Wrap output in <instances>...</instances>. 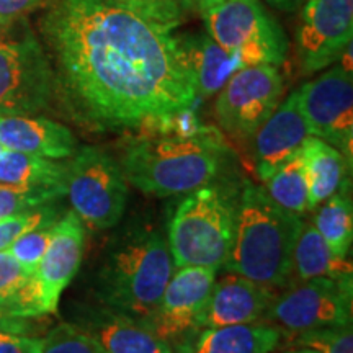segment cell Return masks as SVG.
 <instances>
[{"instance_id": "33", "label": "cell", "mask_w": 353, "mask_h": 353, "mask_svg": "<svg viewBox=\"0 0 353 353\" xmlns=\"http://www.w3.org/2000/svg\"><path fill=\"white\" fill-rule=\"evenodd\" d=\"M43 337L0 329V353H41Z\"/></svg>"}, {"instance_id": "4", "label": "cell", "mask_w": 353, "mask_h": 353, "mask_svg": "<svg viewBox=\"0 0 353 353\" xmlns=\"http://www.w3.org/2000/svg\"><path fill=\"white\" fill-rule=\"evenodd\" d=\"M172 273L174 262L164 237L152 229L132 232L101 263L97 276L100 306L148 324Z\"/></svg>"}, {"instance_id": "2", "label": "cell", "mask_w": 353, "mask_h": 353, "mask_svg": "<svg viewBox=\"0 0 353 353\" xmlns=\"http://www.w3.org/2000/svg\"><path fill=\"white\" fill-rule=\"evenodd\" d=\"M226 156V144L213 128L203 126L192 136L143 132L128 141L120 167L132 187L165 198L213 182Z\"/></svg>"}, {"instance_id": "15", "label": "cell", "mask_w": 353, "mask_h": 353, "mask_svg": "<svg viewBox=\"0 0 353 353\" xmlns=\"http://www.w3.org/2000/svg\"><path fill=\"white\" fill-rule=\"evenodd\" d=\"M273 299L275 293L270 286L257 283L237 273L226 275L211 288L198 329L259 322Z\"/></svg>"}, {"instance_id": "19", "label": "cell", "mask_w": 353, "mask_h": 353, "mask_svg": "<svg viewBox=\"0 0 353 353\" xmlns=\"http://www.w3.org/2000/svg\"><path fill=\"white\" fill-rule=\"evenodd\" d=\"M280 329L270 322L195 329L172 343L174 353H268L280 345Z\"/></svg>"}, {"instance_id": "13", "label": "cell", "mask_w": 353, "mask_h": 353, "mask_svg": "<svg viewBox=\"0 0 353 353\" xmlns=\"http://www.w3.org/2000/svg\"><path fill=\"white\" fill-rule=\"evenodd\" d=\"M85 226L74 211L56 221L50 245L32 276L39 316L54 314L63 291L81 268Z\"/></svg>"}, {"instance_id": "16", "label": "cell", "mask_w": 353, "mask_h": 353, "mask_svg": "<svg viewBox=\"0 0 353 353\" xmlns=\"http://www.w3.org/2000/svg\"><path fill=\"white\" fill-rule=\"evenodd\" d=\"M311 134L309 125L299 107L298 90L278 105L272 117L255 132V169L260 180L270 176L281 164L293 157Z\"/></svg>"}, {"instance_id": "12", "label": "cell", "mask_w": 353, "mask_h": 353, "mask_svg": "<svg viewBox=\"0 0 353 353\" xmlns=\"http://www.w3.org/2000/svg\"><path fill=\"white\" fill-rule=\"evenodd\" d=\"M353 0H307L296 34L304 74H314L341 59L352 46Z\"/></svg>"}, {"instance_id": "22", "label": "cell", "mask_w": 353, "mask_h": 353, "mask_svg": "<svg viewBox=\"0 0 353 353\" xmlns=\"http://www.w3.org/2000/svg\"><path fill=\"white\" fill-rule=\"evenodd\" d=\"M293 272L301 281L312 278H352V265L339 259L312 224H303L293 250Z\"/></svg>"}, {"instance_id": "28", "label": "cell", "mask_w": 353, "mask_h": 353, "mask_svg": "<svg viewBox=\"0 0 353 353\" xmlns=\"http://www.w3.org/2000/svg\"><path fill=\"white\" fill-rule=\"evenodd\" d=\"M167 32H174L183 23L188 8L185 0H110Z\"/></svg>"}, {"instance_id": "11", "label": "cell", "mask_w": 353, "mask_h": 353, "mask_svg": "<svg viewBox=\"0 0 353 353\" xmlns=\"http://www.w3.org/2000/svg\"><path fill=\"white\" fill-rule=\"evenodd\" d=\"M299 107L311 134L334 145L352 162L353 79L352 70L335 65L298 88Z\"/></svg>"}, {"instance_id": "36", "label": "cell", "mask_w": 353, "mask_h": 353, "mask_svg": "<svg viewBox=\"0 0 353 353\" xmlns=\"http://www.w3.org/2000/svg\"><path fill=\"white\" fill-rule=\"evenodd\" d=\"M307 0H267V3H270L272 7L278 8V10H285V12H293L304 6Z\"/></svg>"}, {"instance_id": "10", "label": "cell", "mask_w": 353, "mask_h": 353, "mask_svg": "<svg viewBox=\"0 0 353 353\" xmlns=\"http://www.w3.org/2000/svg\"><path fill=\"white\" fill-rule=\"evenodd\" d=\"M283 77L275 65H247L234 72L216 100L219 125L237 139L252 138L280 105Z\"/></svg>"}, {"instance_id": "35", "label": "cell", "mask_w": 353, "mask_h": 353, "mask_svg": "<svg viewBox=\"0 0 353 353\" xmlns=\"http://www.w3.org/2000/svg\"><path fill=\"white\" fill-rule=\"evenodd\" d=\"M33 321L37 319H21V317L12 316L10 312L6 311L0 306V329L2 330H10V332H19V334H30L34 329Z\"/></svg>"}, {"instance_id": "39", "label": "cell", "mask_w": 353, "mask_h": 353, "mask_svg": "<svg viewBox=\"0 0 353 353\" xmlns=\"http://www.w3.org/2000/svg\"><path fill=\"white\" fill-rule=\"evenodd\" d=\"M221 2H224V0H203V10H201V13L205 12V10H208L210 7H213V6H216V3H221Z\"/></svg>"}, {"instance_id": "17", "label": "cell", "mask_w": 353, "mask_h": 353, "mask_svg": "<svg viewBox=\"0 0 353 353\" xmlns=\"http://www.w3.org/2000/svg\"><path fill=\"white\" fill-rule=\"evenodd\" d=\"M76 325L107 353H174L170 343L148 324L103 306L87 309Z\"/></svg>"}, {"instance_id": "1", "label": "cell", "mask_w": 353, "mask_h": 353, "mask_svg": "<svg viewBox=\"0 0 353 353\" xmlns=\"http://www.w3.org/2000/svg\"><path fill=\"white\" fill-rule=\"evenodd\" d=\"M39 30L56 95L82 125L132 130L196 103L195 76L172 32L110 0H50Z\"/></svg>"}, {"instance_id": "34", "label": "cell", "mask_w": 353, "mask_h": 353, "mask_svg": "<svg viewBox=\"0 0 353 353\" xmlns=\"http://www.w3.org/2000/svg\"><path fill=\"white\" fill-rule=\"evenodd\" d=\"M44 3V0H0V28H7L26 19Z\"/></svg>"}, {"instance_id": "3", "label": "cell", "mask_w": 353, "mask_h": 353, "mask_svg": "<svg viewBox=\"0 0 353 353\" xmlns=\"http://www.w3.org/2000/svg\"><path fill=\"white\" fill-rule=\"evenodd\" d=\"M303 224L301 216L283 210L263 188L245 182L237 195L236 231L224 268L281 288L293 273V250Z\"/></svg>"}, {"instance_id": "32", "label": "cell", "mask_w": 353, "mask_h": 353, "mask_svg": "<svg viewBox=\"0 0 353 353\" xmlns=\"http://www.w3.org/2000/svg\"><path fill=\"white\" fill-rule=\"evenodd\" d=\"M54 224H43L32 229V231L21 234L19 239H15L10 245L7 247V252L19 262L26 272L34 273L38 263L41 262L48 245H50Z\"/></svg>"}, {"instance_id": "30", "label": "cell", "mask_w": 353, "mask_h": 353, "mask_svg": "<svg viewBox=\"0 0 353 353\" xmlns=\"http://www.w3.org/2000/svg\"><path fill=\"white\" fill-rule=\"evenodd\" d=\"M41 353H107L76 324L56 325L43 337Z\"/></svg>"}, {"instance_id": "6", "label": "cell", "mask_w": 353, "mask_h": 353, "mask_svg": "<svg viewBox=\"0 0 353 353\" xmlns=\"http://www.w3.org/2000/svg\"><path fill=\"white\" fill-rule=\"evenodd\" d=\"M54 97L51 57L28 21L0 30V117L38 114Z\"/></svg>"}, {"instance_id": "40", "label": "cell", "mask_w": 353, "mask_h": 353, "mask_svg": "<svg viewBox=\"0 0 353 353\" xmlns=\"http://www.w3.org/2000/svg\"><path fill=\"white\" fill-rule=\"evenodd\" d=\"M3 151H6V149H3V148H2V145H0V154H2Z\"/></svg>"}, {"instance_id": "9", "label": "cell", "mask_w": 353, "mask_h": 353, "mask_svg": "<svg viewBox=\"0 0 353 353\" xmlns=\"http://www.w3.org/2000/svg\"><path fill=\"white\" fill-rule=\"evenodd\" d=\"M353 280L312 278L275 296L263 317L291 337L321 327L352 324Z\"/></svg>"}, {"instance_id": "27", "label": "cell", "mask_w": 353, "mask_h": 353, "mask_svg": "<svg viewBox=\"0 0 353 353\" xmlns=\"http://www.w3.org/2000/svg\"><path fill=\"white\" fill-rule=\"evenodd\" d=\"M65 195V187H20L0 183V219L56 203Z\"/></svg>"}, {"instance_id": "31", "label": "cell", "mask_w": 353, "mask_h": 353, "mask_svg": "<svg viewBox=\"0 0 353 353\" xmlns=\"http://www.w3.org/2000/svg\"><path fill=\"white\" fill-rule=\"evenodd\" d=\"M291 343L312 348L317 353H353L352 324L306 330L291 337Z\"/></svg>"}, {"instance_id": "7", "label": "cell", "mask_w": 353, "mask_h": 353, "mask_svg": "<svg viewBox=\"0 0 353 353\" xmlns=\"http://www.w3.org/2000/svg\"><path fill=\"white\" fill-rule=\"evenodd\" d=\"M208 34L247 65L285 63L288 39L260 0H224L203 12Z\"/></svg>"}, {"instance_id": "8", "label": "cell", "mask_w": 353, "mask_h": 353, "mask_svg": "<svg viewBox=\"0 0 353 353\" xmlns=\"http://www.w3.org/2000/svg\"><path fill=\"white\" fill-rule=\"evenodd\" d=\"M65 195L83 226L105 231L125 213L128 180L112 156L94 145H85L68 164Z\"/></svg>"}, {"instance_id": "41", "label": "cell", "mask_w": 353, "mask_h": 353, "mask_svg": "<svg viewBox=\"0 0 353 353\" xmlns=\"http://www.w3.org/2000/svg\"><path fill=\"white\" fill-rule=\"evenodd\" d=\"M0 30H2V28H0Z\"/></svg>"}, {"instance_id": "21", "label": "cell", "mask_w": 353, "mask_h": 353, "mask_svg": "<svg viewBox=\"0 0 353 353\" xmlns=\"http://www.w3.org/2000/svg\"><path fill=\"white\" fill-rule=\"evenodd\" d=\"M301 157L309 183V211L316 210L341 190L348 179L352 162L339 151L316 136H309L301 145Z\"/></svg>"}, {"instance_id": "24", "label": "cell", "mask_w": 353, "mask_h": 353, "mask_svg": "<svg viewBox=\"0 0 353 353\" xmlns=\"http://www.w3.org/2000/svg\"><path fill=\"white\" fill-rule=\"evenodd\" d=\"M314 216V226L339 259H347L353 241V205L350 182L322 203Z\"/></svg>"}, {"instance_id": "26", "label": "cell", "mask_w": 353, "mask_h": 353, "mask_svg": "<svg viewBox=\"0 0 353 353\" xmlns=\"http://www.w3.org/2000/svg\"><path fill=\"white\" fill-rule=\"evenodd\" d=\"M265 192L278 206L303 216L309 211V183L306 169L298 151L265 180Z\"/></svg>"}, {"instance_id": "14", "label": "cell", "mask_w": 353, "mask_h": 353, "mask_svg": "<svg viewBox=\"0 0 353 353\" xmlns=\"http://www.w3.org/2000/svg\"><path fill=\"white\" fill-rule=\"evenodd\" d=\"M214 268L182 267L172 273L157 311L148 321L152 332L170 345L198 329L203 309L216 280Z\"/></svg>"}, {"instance_id": "25", "label": "cell", "mask_w": 353, "mask_h": 353, "mask_svg": "<svg viewBox=\"0 0 353 353\" xmlns=\"http://www.w3.org/2000/svg\"><path fill=\"white\" fill-rule=\"evenodd\" d=\"M33 273L26 272L7 250H0V306L21 319H39L32 285Z\"/></svg>"}, {"instance_id": "18", "label": "cell", "mask_w": 353, "mask_h": 353, "mask_svg": "<svg viewBox=\"0 0 353 353\" xmlns=\"http://www.w3.org/2000/svg\"><path fill=\"white\" fill-rule=\"evenodd\" d=\"M0 145L56 161L77 152V139L68 126L38 114L0 117Z\"/></svg>"}, {"instance_id": "20", "label": "cell", "mask_w": 353, "mask_h": 353, "mask_svg": "<svg viewBox=\"0 0 353 353\" xmlns=\"http://www.w3.org/2000/svg\"><path fill=\"white\" fill-rule=\"evenodd\" d=\"M196 82L198 97L219 94L234 72L244 68L239 57L221 48L210 34H185L176 38Z\"/></svg>"}, {"instance_id": "38", "label": "cell", "mask_w": 353, "mask_h": 353, "mask_svg": "<svg viewBox=\"0 0 353 353\" xmlns=\"http://www.w3.org/2000/svg\"><path fill=\"white\" fill-rule=\"evenodd\" d=\"M268 353H317L312 348H306V347H296L293 350H285V352H268Z\"/></svg>"}, {"instance_id": "23", "label": "cell", "mask_w": 353, "mask_h": 353, "mask_svg": "<svg viewBox=\"0 0 353 353\" xmlns=\"http://www.w3.org/2000/svg\"><path fill=\"white\" fill-rule=\"evenodd\" d=\"M0 183L20 187H65L68 164L6 149L0 154Z\"/></svg>"}, {"instance_id": "5", "label": "cell", "mask_w": 353, "mask_h": 353, "mask_svg": "<svg viewBox=\"0 0 353 353\" xmlns=\"http://www.w3.org/2000/svg\"><path fill=\"white\" fill-rule=\"evenodd\" d=\"M237 196L221 185H205L176 205L169 221V250L174 268L219 270L231 254Z\"/></svg>"}, {"instance_id": "37", "label": "cell", "mask_w": 353, "mask_h": 353, "mask_svg": "<svg viewBox=\"0 0 353 353\" xmlns=\"http://www.w3.org/2000/svg\"><path fill=\"white\" fill-rule=\"evenodd\" d=\"M185 6H187L188 12H193V10L201 12L203 10V0H185Z\"/></svg>"}, {"instance_id": "29", "label": "cell", "mask_w": 353, "mask_h": 353, "mask_svg": "<svg viewBox=\"0 0 353 353\" xmlns=\"http://www.w3.org/2000/svg\"><path fill=\"white\" fill-rule=\"evenodd\" d=\"M59 218V208L54 203H50V205L38 206V208L0 219V250H6L13 241L19 239L21 234L43 226V224L56 223Z\"/></svg>"}]
</instances>
